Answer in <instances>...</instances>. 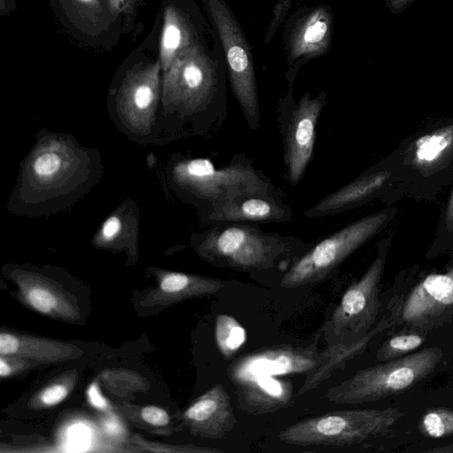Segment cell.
<instances>
[{
    "instance_id": "obj_1",
    "label": "cell",
    "mask_w": 453,
    "mask_h": 453,
    "mask_svg": "<svg viewBox=\"0 0 453 453\" xmlns=\"http://www.w3.org/2000/svg\"><path fill=\"white\" fill-rule=\"evenodd\" d=\"M390 239L380 243L378 253L358 280L351 284L342 296L330 318L325 322L321 334L326 359L319 368L307 374L296 396L319 386L347 362L359 355L371 340L387 328L380 321L375 327L380 302V283L383 274Z\"/></svg>"
},
{
    "instance_id": "obj_2",
    "label": "cell",
    "mask_w": 453,
    "mask_h": 453,
    "mask_svg": "<svg viewBox=\"0 0 453 453\" xmlns=\"http://www.w3.org/2000/svg\"><path fill=\"white\" fill-rule=\"evenodd\" d=\"M311 246L296 236L265 232L256 223H220L200 235L196 250L215 266L258 273L288 269Z\"/></svg>"
},
{
    "instance_id": "obj_3",
    "label": "cell",
    "mask_w": 453,
    "mask_h": 453,
    "mask_svg": "<svg viewBox=\"0 0 453 453\" xmlns=\"http://www.w3.org/2000/svg\"><path fill=\"white\" fill-rule=\"evenodd\" d=\"M381 161L393 171L395 188L433 199L453 178V117L427 125Z\"/></svg>"
},
{
    "instance_id": "obj_4",
    "label": "cell",
    "mask_w": 453,
    "mask_h": 453,
    "mask_svg": "<svg viewBox=\"0 0 453 453\" xmlns=\"http://www.w3.org/2000/svg\"><path fill=\"white\" fill-rule=\"evenodd\" d=\"M442 351L436 347L357 371L331 387L323 395L334 403L356 404L375 402L410 389L438 365Z\"/></svg>"
},
{
    "instance_id": "obj_5",
    "label": "cell",
    "mask_w": 453,
    "mask_h": 453,
    "mask_svg": "<svg viewBox=\"0 0 453 453\" xmlns=\"http://www.w3.org/2000/svg\"><path fill=\"white\" fill-rule=\"evenodd\" d=\"M403 416L399 407L332 411L299 420L278 437L295 446H348L383 435Z\"/></svg>"
},
{
    "instance_id": "obj_6",
    "label": "cell",
    "mask_w": 453,
    "mask_h": 453,
    "mask_svg": "<svg viewBox=\"0 0 453 453\" xmlns=\"http://www.w3.org/2000/svg\"><path fill=\"white\" fill-rule=\"evenodd\" d=\"M395 208L357 219L322 239L304 252L284 273L280 285L294 288L324 280L352 253L384 229Z\"/></svg>"
},
{
    "instance_id": "obj_7",
    "label": "cell",
    "mask_w": 453,
    "mask_h": 453,
    "mask_svg": "<svg viewBox=\"0 0 453 453\" xmlns=\"http://www.w3.org/2000/svg\"><path fill=\"white\" fill-rule=\"evenodd\" d=\"M221 44L232 92L252 131L260 124L254 61L247 37L226 0H202Z\"/></svg>"
},
{
    "instance_id": "obj_8",
    "label": "cell",
    "mask_w": 453,
    "mask_h": 453,
    "mask_svg": "<svg viewBox=\"0 0 453 453\" xmlns=\"http://www.w3.org/2000/svg\"><path fill=\"white\" fill-rule=\"evenodd\" d=\"M181 177L204 208L246 194L260 193L285 197L268 176L253 165L245 154H235L231 162L217 168L206 158L188 160L181 165Z\"/></svg>"
},
{
    "instance_id": "obj_9",
    "label": "cell",
    "mask_w": 453,
    "mask_h": 453,
    "mask_svg": "<svg viewBox=\"0 0 453 453\" xmlns=\"http://www.w3.org/2000/svg\"><path fill=\"white\" fill-rule=\"evenodd\" d=\"M295 80L287 77L288 90L277 108V123L283 144L286 177L292 187L303 179L312 157L318 120L327 104L326 91H320L316 96L305 92L298 101H295Z\"/></svg>"
},
{
    "instance_id": "obj_10",
    "label": "cell",
    "mask_w": 453,
    "mask_h": 453,
    "mask_svg": "<svg viewBox=\"0 0 453 453\" xmlns=\"http://www.w3.org/2000/svg\"><path fill=\"white\" fill-rule=\"evenodd\" d=\"M334 14L326 4L303 7L286 20L283 42L289 67H301L325 55L331 47Z\"/></svg>"
},
{
    "instance_id": "obj_11",
    "label": "cell",
    "mask_w": 453,
    "mask_h": 453,
    "mask_svg": "<svg viewBox=\"0 0 453 453\" xmlns=\"http://www.w3.org/2000/svg\"><path fill=\"white\" fill-rule=\"evenodd\" d=\"M326 359L324 349L319 352L314 346L273 347L240 357L229 366L228 377L237 383L259 375L308 374Z\"/></svg>"
},
{
    "instance_id": "obj_12",
    "label": "cell",
    "mask_w": 453,
    "mask_h": 453,
    "mask_svg": "<svg viewBox=\"0 0 453 453\" xmlns=\"http://www.w3.org/2000/svg\"><path fill=\"white\" fill-rule=\"evenodd\" d=\"M229 281L179 272L162 271L157 284L144 289L135 302L142 316L153 315L184 300L208 296L222 291Z\"/></svg>"
},
{
    "instance_id": "obj_13",
    "label": "cell",
    "mask_w": 453,
    "mask_h": 453,
    "mask_svg": "<svg viewBox=\"0 0 453 453\" xmlns=\"http://www.w3.org/2000/svg\"><path fill=\"white\" fill-rule=\"evenodd\" d=\"M10 278L19 301L33 311L70 324L81 321L77 298L58 282L26 271H14Z\"/></svg>"
},
{
    "instance_id": "obj_14",
    "label": "cell",
    "mask_w": 453,
    "mask_h": 453,
    "mask_svg": "<svg viewBox=\"0 0 453 453\" xmlns=\"http://www.w3.org/2000/svg\"><path fill=\"white\" fill-rule=\"evenodd\" d=\"M392 188H395L393 171L380 161L307 209L303 216L310 219L339 214L389 194Z\"/></svg>"
},
{
    "instance_id": "obj_15",
    "label": "cell",
    "mask_w": 453,
    "mask_h": 453,
    "mask_svg": "<svg viewBox=\"0 0 453 453\" xmlns=\"http://www.w3.org/2000/svg\"><path fill=\"white\" fill-rule=\"evenodd\" d=\"M453 311V263L444 273H431L415 285L399 308V319L421 328Z\"/></svg>"
},
{
    "instance_id": "obj_16",
    "label": "cell",
    "mask_w": 453,
    "mask_h": 453,
    "mask_svg": "<svg viewBox=\"0 0 453 453\" xmlns=\"http://www.w3.org/2000/svg\"><path fill=\"white\" fill-rule=\"evenodd\" d=\"M283 196L269 194H246L203 208L208 224L220 223H287L294 219L290 206Z\"/></svg>"
},
{
    "instance_id": "obj_17",
    "label": "cell",
    "mask_w": 453,
    "mask_h": 453,
    "mask_svg": "<svg viewBox=\"0 0 453 453\" xmlns=\"http://www.w3.org/2000/svg\"><path fill=\"white\" fill-rule=\"evenodd\" d=\"M180 419L193 435L211 440L226 435L237 422L230 396L219 383L195 400Z\"/></svg>"
},
{
    "instance_id": "obj_18",
    "label": "cell",
    "mask_w": 453,
    "mask_h": 453,
    "mask_svg": "<svg viewBox=\"0 0 453 453\" xmlns=\"http://www.w3.org/2000/svg\"><path fill=\"white\" fill-rule=\"evenodd\" d=\"M0 355L19 356L44 365L80 358L84 355V350L71 342L2 330Z\"/></svg>"
},
{
    "instance_id": "obj_19",
    "label": "cell",
    "mask_w": 453,
    "mask_h": 453,
    "mask_svg": "<svg viewBox=\"0 0 453 453\" xmlns=\"http://www.w3.org/2000/svg\"><path fill=\"white\" fill-rule=\"evenodd\" d=\"M235 384L238 406L249 413L274 412L288 407L293 399L292 384L276 376L259 375Z\"/></svg>"
},
{
    "instance_id": "obj_20",
    "label": "cell",
    "mask_w": 453,
    "mask_h": 453,
    "mask_svg": "<svg viewBox=\"0 0 453 453\" xmlns=\"http://www.w3.org/2000/svg\"><path fill=\"white\" fill-rule=\"evenodd\" d=\"M202 42L190 20L173 5L167 6L160 37V65L166 71L188 47Z\"/></svg>"
},
{
    "instance_id": "obj_21",
    "label": "cell",
    "mask_w": 453,
    "mask_h": 453,
    "mask_svg": "<svg viewBox=\"0 0 453 453\" xmlns=\"http://www.w3.org/2000/svg\"><path fill=\"white\" fill-rule=\"evenodd\" d=\"M117 407L127 420L149 432L169 434L177 430L168 411L159 406L122 403Z\"/></svg>"
},
{
    "instance_id": "obj_22",
    "label": "cell",
    "mask_w": 453,
    "mask_h": 453,
    "mask_svg": "<svg viewBox=\"0 0 453 453\" xmlns=\"http://www.w3.org/2000/svg\"><path fill=\"white\" fill-rule=\"evenodd\" d=\"M99 378L105 389L119 398L133 396L150 388L149 381L141 373L129 369H105Z\"/></svg>"
},
{
    "instance_id": "obj_23",
    "label": "cell",
    "mask_w": 453,
    "mask_h": 453,
    "mask_svg": "<svg viewBox=\"0 0 453 453\" xmlns=\"http://www.w3.org/2000/svg\"><path fill=\"white\" fill-rule=\"evenodd\" d=\"M78 378L76 369L63 372L34 394L28 400V407L34 410H44L60 403L72 393L78 382Z\"/></svg>"
},
{
    "instance_id": "obj_24",
    "label": "cell",
    "mask_w": 453,
    "mask_h": 453,
    "mask_svg": "<svg viewBox=\"0 0 453 453\" xmlns=\"http://www.w3.org/2000/svg\"><path fill=\"white\" fill-rule=\"evenodd\" d=\"M245 341L246 331L234 318L226 314L218 315L215 321V342L222 356L226 358L233 357Z\"/></svg>"
},
{
    "instance_id": "obj_25",
    "label": "cell",
    "mask_w": 453,
    "mask_h": 453,
    "mask_svg": "<svg viewBox=\"0 0 453 453\" xmlns=\"http://www.w3.org/2000/svg\"><path fill=\"white\" fill-rule=\"evenodd\" d=\"M419 432L430 438L453 435V409L434 408L426 411L418 423Z\"/></svg>"
},
{
    "instance_id": "obj_26",
    "label": "cell",
    "mask_w": 453,
    "mask_h": 453,
    "mask_svg": "<svg viewBox=\"0 0 453 453\" xmlns=\"http://www.w3.org/2000/svg\"><path fill=\"white\" fill-rule=\"evenodd\" d=\"M425 338L417 333L395 334L386 341L377 352L379 361H388L410 354L419 348Z\"/></svg>"
},
{
    "instance_id": "obj_27",
    "label": "cell",
    "mask_w": 453,
    "mask_h": 453,
    "mask_svg": "<svg viewBox=\"0 0 453 453\" xmlns=\"http://www.w3.org/2000/svg\"><path fill=\"white\" fill-rule=\"evenodd\" d=\"M131 443L136 447L139 451L152 452H177V453H219L221 449L201 447L196 445H170L149 441L143 438L134 435Z\"/></svg>"
},
{
    "instance_id": "obj_28",
    "label": "cell",
    "mask_w": 453,
    "mask_h": 453,
    "mask_svg": "<svg viewBox=\"0 0 453 453\" xmlns=\"http://www.w3.org/2000/svg\"><path fill=\"white\" fill-rule=\"evenodd\" d=\"M39 365L36 362L19 356L0 355V377L11 378Z\"/></svg>"
},
{
    "instance_id": "obj_29",
    "label": "cell",
    "mask_w": 453,
    "mask_h": 453,
    "mask_svg": "<svg viewBox=\"0 0 453 453\" xmlns=\"http://www.w3.org/2000/svg\"><path fill=\"white\" fill-rule=\"evenodd\" d=\"M293 0H278L273 9V17L267 27L264 42L268 44L274 37L280 26L285 21V19L291 8Z\"/></svg>"
},
{
    "instance_id": "obj_30",
    "label": "cell",
    "mask_w": 453,
    "mask_h": 453,
    "mask_svg": "<svg viewBox=\"0 0 453 453\" xmlns=\"http://www.w3.org/2000/svg\"><path fill=\"white\" fill-rule=\"evenodd\" d=\"M437 241L443 242L453 239V187L449 193L444 211L441 214L437 233Z\"/></svg>"
},
{
    "instance_id": "obj_31",
    "label": "cell",
    "mask_w": 453,
    "mask_h": 453,
    "mask_svg": "<svg viewBox=\"0 0 453 453\" xmlns=\"http://www.w3.org/2000/svg\"><path fill=\"white\" fill-rule=\"evenodd\" d=\"M61 159L55 153L40 155L34 163V170L40 177H49L55 174L60 168Z\"/></svg>"
},
{
    "instance_id": "obj_32",
    "label": "cell",
    "mask_w": 453,
    "mask_h": 453,
    "mask_svg": "<svg viewBox=\"0 0 453 453\" xmlns=\"http://www.w3.org/2000/svg\"><path fill=\"white\" fill-rule=\"evenodd\" d=\"M120 227L121 222L119 219L116 216H112L104 222L102 232L104 236L110 240L119 233Z\"/></svg>"
},
{
    "instance_id": "obj_33",
    "label": "cell",
    "mask_w": 453,
    "mask_h": 453,
    "mask_svg": "<svg viewBox=\"0 0 453 453\" xmlns=\"http://www.w3.org/2000/svg\"><path fill=\"white\" fill-rule=\"evenodd\" d=\"M414 0H386L389 11L393 13H398L404 10Z\"/></svg>"
},
{
    "instance_id": "obj_34",
    "label": "cell",
    "mask_w": 453,
    "mask_h": 453,
    "mask_svg": "<svg viewBox=\"0 0 453 453\" xmlns=\"http://www.w3.org/2000/svg\"><path fill=\"white\" fill-rule=\"evenodd\" d=\"M110 9L115 12H124L131 4V0H107Z\"/></svg>"
},
{
    "instance_id": "obj_35",
    "label": "cell",
    "mask_w": 453,
    "mask_h": 453,
    "mask_svg": "<svg viewBox=\"0 0 453 453\" xmlns=\"http://www.w3.org/2000/svg\"><path fill=\"white\" fill-rule=\"evenodd\" d=\"M73 3L79 5L88 7L89 9L97 8L99 6L98 0H72Z\"/></svg>"
}]
</instances>
